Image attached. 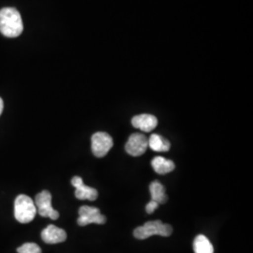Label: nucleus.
Returning a JSON list of instances; mask_svg holds the SVG:
<instances>
[{
  "instance_id": "1",
  "label": "nucleus",
  "mask_w": 253,
  "mask_h": 253,
  "mask_svg": "<svg viewBox=\"0 0 253 253\" xmlns=\"http://www.w3.org/2000/svg\"><path fill=\"white\" fill-rule=\"evenodd\" d=\"M24 25L21 14L14 8L0 9V32L8 38H16L22 34Z\"/></svg>"
},
{
  "instance_id": "2",
  "label": "nucleus",
  "mask_w": 253,
  "mask_h": 253,
  "mask_svg": "<svg viewBox=\"0 0 253 253\" xmlns=\"http://www.w3.org/2000/svg\"><path fill=\"white\" fill-rule=\"evenodd\" d=\"M37 208L29 196L21 194L14 201V217L21 223H28L36 216Z\"/></svg>"
},
{
  "instance_id": "3",
  "label": "nucleus",
  "mask_w": 253,
  "mask_h": 253,
  "mask_svg": "<svg viewBox=\"0 0 253 253\" xmlns=\"http://www.w3.org/2000/svg\"><path fill=\"white\" fill-rule=\"evenodd\" d=\"M172 228L170 224H164L161 220H154L147 221L143 226L137 227L133 232V235L139 240H145L153 235L168 237L172 235Z\"/></svg>"
},
{
  "instance_id": "4",
  "label": "nucleus",
  "mask_w": 253,
  "mask_h": 253,
  "mask_svg": "<svg viewBox=\"0 0 253 253\" xmlns=\"http://www.w3.org/2000/svg\"><path fill=\"white\" fill-rule=\"evenodd\" d=\"M34 204L40 216L50 217L54 220L59 217V213L52 208V195L48 190H42L37 194Z\"/></svg>"
},
{
  "instance_id": "5",
  "label": "nucleus",
  "mask_w": 253,
  "mask_h": 253,
  "mask_svg": "<svg viewBox=\"0 0 253 253\" xmlns=\"http://www.w3.org/2000/svg\"><path fill=\"white\" fill-rule=\"evenodd\" d=\"M113 145V138L106 132H96L91 137V149L97 158L105 157Z\"/></svg>"
},
{
  "instance_id": "6",
  "label": "nucleus",
  "mask_w": 253,
  "mask_h": 253,
  "mask_svg": "<svg viewBox=\"0 0 253 253\" xmlns=\"http://www.w3.org/2000/svg\"><path fill=\"white\" fill-rule=\"evenodd\" d=\"M106 217L100 214V209L88 206H83L79 208V217L77 223L79 226H86L91 223L104 224Z\"/></svg>"
},
{
  "instance_id": "7",
  "label": "nucleus",
  "mask_w": 253,
  "mask_h": 253,
  "mask_svg": "<svg viewBox=\"0 0 253 253\" xmlns=\"http://www.w3.org/2000/svg\"><path fill=\"white\" fill-rule=\"evenodd\" d=\"M148 147V139L142 133H133L128 137L125 145L126 153L132 157H139L146 152Z\"/></svg>"
},
{
  "instance_id": "8",
  "label": "nucleus",
  "mask_w": 253,
  "mask_h": 253,
  "mask_svg": "<svg viewBox=\"0 0 253 253\" xmlns=\"http://www.w3.org/2000/svg\"><path fill=\"white\" fill-rule=\"evenodd\" d=\"M72 185L75 188V197L77 199L95 201L98 198V190L84 185L80 176L73 177Z\"/></svg>"
},
{
  "instance_id": "9",
  "label": "nucleus",
  "mask_w": 253,
  "mask_h": 253,
  "mask_svg": "<svg viewBox=\"0 0 253 253\" xmlns=\"http://www.w3.org/2000/svg\"><path fill=\"white\" fill-rule=\"evenodd\" d=\"M42 239L47 244H58L67 239V234L63 229L49 225L42 232Z\"/></svg>"
},
{
  "instance_id": "10",
  "label": "nucleus",
  "mask_w": 253,
  "mask_h": 253,
  "mask_svg": "<svg viewBox=\"0 0 253 253\" xmlns=\"http://www.w3.org/2000/svg\"><path fill=\"white\" fill-rule=\"evenodd\" d=\"M132 126L141 129L145 132H150L158 126V119L149 114H142L139 116H135L131 119Z\"/></svg>"
},
{
  "instance_id": "11",
  "label": "nucleus",
  "mask_w": 253,
  "mask_h": 253,
  "mask_svg": "<svg viewBox=\"0 0 253 253\" xmlns=\"http://www.w3.org/2000/svg\"><path fill=\"white\" fill-rule=\"evenodd\" d=\"M154 171L160 174H165L174 170L175 165L171 160H167L163 157H156L151 162Z\"/></svg>"
},
{
  "instance_id": "12",
  "label": "nucleus",
  "mask_w": 253,
  "mask_h": 253,
  "mask_svg": "<svg viewBox=\"0 0 253 253\" xmlns=\"http://www.w3.org/2000/svg\"><path fill=\"white\" fill-rule=\"evenodd\" d=\"M148 146L155 152H166L169 151L171 144L163 136L152 134L148 139Z\"/></svg>"
},
{
  "instance_id": "13",
  "label": "nucleus",
  "mask_w": 253,
  "mask_h": 253,
  "mask_svg": "<svg viewBox=\"0 0 253 253\" xmlns=\"http://www.w3.org/2000/svg\"><path fill=\"white\" fill-rule=\"evenodd\" d=\"M149 190L152 201L157 202L158 204H165L167 202L168 197L165 193V189L159 181H153L149 186Z\"/></svg>"
},
{
  "instance_id": "14",
  "label": "nucleus",
  "mask_w": 253,
  "mask_h": 253,
  "mask_svg": "<svg viewBox=\"0 0 253 253\" xmlns=\"http://www.w3.org/2000/svg\"><path fill=\"white\" fill-rule=\"evenodd\" d=\"M194 253H214L213 245L206 235H197L193 241Z\"/></svg>"
},
{
  "instance_id": "15",
  "label": "nucleus",
  "mask_w": 253,
  "mask_h": 253,
  "mask_svg": "<svg viewBox=\"0 0 253 253\" xmlns=\"http://www.w3.org/2000/svg\"><path fill=\"white\" fill-rule=\"evenodd\" d=\"M18 253H42L41 248L35 243H26L17 249Z\"/></svg>"
},
{
  "instance_id": "16",
  "label": "nucleus",
  "mask_w": 253,
  "mask_h": 253,
  "mask_svg": "<svg viewBox=\"0 0 253 253\" xmlns=\"http://www.w3.org/2000/svg\"><path fill=\"white\" fill-rule=\"evenodd\" d=\"M159 206H160V204H158L157 202L151 200V201L146 205L145 210H146V212H147L148 214H153L154 211H155L157 208H159Z\"/></svg>"
},
{
  "instance_id": "17",
  "label": "nucleus",
  "mask_w": 253,
  "mask_h": 253,
  "mask_svg": "<svg viewBox=\"0 0 253 253\" xmlns=\"http://www.w3.org/2000/svg\"><path fill=\"white\" fill-rule=\"evenodd\" d=\"M3 108H4V103H3V100L0 98V115L3 112Z\"/></svg>"
}]
</instances>
